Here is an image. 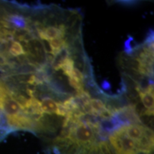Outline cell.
Here are the masks:
<instances>
[{"instance_id":"obj_3","label":"cell","mask_w":154,"mask_h":154,"mask_svg":"<svg viewBox=\"0 0 154 154\" xmlns=\"http://www.w3.org/2000/svg\"><path fill=\"white\" fill-rule=\"evenodd\" d=\"M89 104L91 106L92 113L91 115L99 117L101 113L104 111L106 108V105L99 99H92L89 100Z\"/></svg>"},{"instance_id":"obj_2","label":"cell","mask_w":154,"mask_h":154,"mask_svg":"<svg viewBox=\"0 0 154 154\" xmlns=\"http://www.w3.org/2000/svg\"><path fill=\"white\" fill-rule=\"evenodd\" d=\"M65 33H66V31L60 30L59 28L52 26H48L44 29V34L48 40L54 39L57 38H63Z\"/></svg>"},{"instance_id":"obj_5","label":"cell","mask_w":154,"mask_h":154,"mask_svg":"<svg viewBox=\"0 0 154 154\" xmlns=\"http://www.w3.org/2000/svg\"><path fill=\"white\" fill-rule=\"evenodd\" d=\"M74 62L72 59L71 58H66L63 62L61 63L60 66V69L63 71L65 75L68 77L69 79H72V72L74 69Z\"/></svg>"},{"instance_id":"obj_4","label":"cell","mask_w":154,"mask_h":154,"mask_svg":"<svg viewBox=\"0 0 154 154\" xmlns=\"http://www.w3.org/2000/svg\"><path fill=\"white\" fill-rule=\"evenodd\" d=\"M138 95H139L140 99H141L142 103L143 106L148 110H153L154 107V99L153 94H151L146 92H143L138 91Z\"/></svg>"},{"instance_id":"obj_8","label":"cell","mask_w":154,"mask_h":154,"mask_svg":"<svg viewBox=\"0 0 154 154\" xmlns=\"http://www.w3.org/2000/svg\"><path fill=\"white\" fill-rule=\"evenodd\" d=\"M55 113H57L58 116H60L66 117L67 115L69 114V111L63 105V103L59 102V103H57V109Z\"/></svg>"},{"instance_id":"obj_7","label":"cell","mask_w":154,"mask_h":154,"mask_svg":"<svg viewBox=\"0 0 154 154\" xmlns=\"http://www.w3.org/2000/svg\"><path fill=\"white\" fill-rule=\"evenodd\" d=\"M69 85L75 90H76V92L82 91H84V86H83V83L79 82L73 79H69Z\"/></svg>"},{"instance_id":"obj_9","label":"cell","mask_w":154,"mask_h":154,"mask_svg":"<svg viewBox=\"0 0 154 154\" xmlns=\"http://www.w3.org/2000/svg\"><path fill=\"white\" fill-rule=\"evenodd\" d=\"M84 75L82 73V72L77 68H74L72 72V79H73L77 81V82L82 83L84 82Z\"/></svg>"},{"instance_id":"obj_6","label":"cell","mask_w":154,"mask_h":154,"mask_svg":"<svg viewBox=\"0 0 154 154\" xmlns=\"http://www.w3.org/2000/svg\"><path fill=\"white\" fill-rule=\"evenodd\" d=\"M62 103L67 109V111H69V113L74 112V111L78 110V109H80L74 97H70L69 99H67Z\"/></svg>"},{"instance_id":"obj_10","label":"cell","mask_w":154,"mask_h":154,"mask_svg":"<svg viewBox=\"0 0 154 154\" xmlns=\"http://www.w3.org/2000/svg\"><path fill=\"white\" fill-rule=\"evenodd\" d=\"M107 86H109V87H110V86H111L110 84H109V83L107 82H103V84H102V86H103V88H105V89H109V88L107 87Z\"/></svg>"},{"instance_id":"obj_1","label":"cell","mask_w":154,"mask_h":154,"mask_svg":"<svg viewBox=\"0 0 154 154\" xmlns=\"http://www.w3.org/2000/svg\"><path fill=\"white\" fill-rule=\"evenodd\" d=\"M41 108L43 113L51 114V113H56L57 111V103L51 98H44L41 102Z\"/></svg>"}]
</instances>
